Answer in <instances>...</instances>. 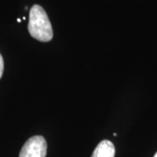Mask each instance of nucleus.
Listing matches in <instances>:
<instances>
[{
	"mask_svg": "<svg viewBox=\"0 0 157 157\" xmlns=\"http://www.w3.org/2000/svg\"><path fill=\"white\" fill-rule=\"evenodd\" d=\"M28 31L33 38L41 42H48L53 37L50 19L39 5H34L30 10Z\"/></svg>",
	"mask_w": 157,
	"mask_h": 157,
	"instance_id": "obj_1",
	"label": "nucleus"
},
{
	"mask_svg": "<svg viewBox=\"0 0 157 157\" xmlns=\"http://www.w3.org/2000/svg\"><path fill=\"white\" fill-rule=\"evenodd\" d=\"M47 143L41 135H35L29 139L22 147L19 157H45Z\"/></svg>",
	"mask_w": 157,
	"mask_h": 157,
	"instance_id": "obj_2",
	"label": "nucleus"
},
{
	"mask_svg": "<svg viewBox=\"0 0 157 157\" xmlns=\"http://www.w3.org/2000/svg\"><path fill=\"white\" fill-rule=\"evenodd\" d=\"M115 147L110 140H103L97 145L91 157H114Z\"/></svg>",
	"mask_w": 157,
	"mask_h": 157,
	"instance_id": "obj_3",
	"label": "nucleus"
},
{
	"mask_svg": "<svg viewBox=\"0 0 157 157\" xmlns=\"http://www.w3.org/2000/svg\"><path fill=\"white\" fill-rule=\"evenodd\" d=\"M3 73H4V59H3V57L0 53V78L3 75Z\"/></svg>",
	"mask_w": 157,
	"mask_h": 157,
	"instance_id": "obj_4",
	"label": "nucleus"
},
{
	"mask_svg": "<svg viewBox=\"0 0 157 157\" xmlns=\"http://www.w3.org/2000/svg\"><path fill=\"white\" fill-rule=\"evenodd\" d=\"M154 157H157V152H156V154L155 155V156H154Z\"/></svg>",
	"mask_w": 157,
	"mask_h": 157,
	"instance_id": "obj_5",
	"label": "nucleus"
}]
</instances>
